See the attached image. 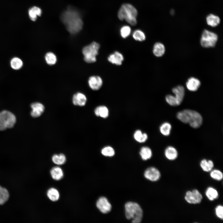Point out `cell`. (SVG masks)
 <instances>
[{"label": "cell", "mask_w": 223, "mask_h": 223, "mask_svg": "<svg viewBox=\"0 0 223 223\" xmlns=\"http://www.w3.org/2000/svg\"><path fill=\"white\" fill-rule=\"evenodd\" d=\"M61 18L67 30L71 34H76L82 29L83 22L81 15L74 8L68 7L62 13Z\"/></svg>", "instance_id": "1"}, {"label": "cell", "mask_w": 223, "mask_h": 223, "mask_svg": "<svg viewBox=\"0 0 223 223\" xmlns=\"http://www.w3.org/2000/svg\"><path fill=\"white\" fill-rule=\"evenodd\" d=\"M177 119L186 124H188L192 127L197 128L202 125L203 118L201 115L196 111L185 109L178 112L177 114Z\"/></svg>", "instance_id": "2"}, {"label": "cell", "mask_w": 223, "mask_h": 223, "mask_svg": "<svg viewBox=\"0 0 223 223\" xmlns=\"http://www.w3.org/2000/svg\"><path fill=\"white\" fill-rule=\"evenodd\" d=\"M138 11L136 9L129 3L123 4L118 13V17L120 20H125L132 26L137 24Z\"/></svg>", "instance_id": "3"}, {"label": "cell", "mask_w": 223, "mask_h": 223, "mask_svg": "<svg viewBox=\"0 0 223 223\" xmlns=\"http://www.w3.org/2000/svg\"><path fill=\"white\" fill-rule=\"evenodd\" d=\"M125 214L128 220L132 219L133 223H139L143 215L142 210L140 205L137 203L129 202L125 205Z\"/></svg>", "instance_id": "4"}, {"label": "cell", "mask_w": 223, "mask_h": 223, "mask_svg": "<svg viewBox=\"0 0 223 223\" xmlns=\"http://www.w3.org/2000/svg\"><path fill=\"white\" fill-rule=\"evenodd\" d=\"M100 47L99 44L95 42L85 46L82 50L85 61L89 63L96 62Z\"/></svg>", "instance_id": "5"}, {"label": "cell", "mask_w": 223, "mask_h": 223, "mask_svg": "<svg viewBox=\"0 0 223 223\" xmlns=\"http://www.w3.org/2000/svg\"><path fill=\"white\" fill-rule=\"evenodd\" d=\"M217 34L207 29L203 30L200 39L201 46L204 48L214 47L218 40Z\"/></svg>", "instance_id": "6"}, {"label": "cell", "mask_w": 223, "mask_h": 223, "mask_svg": "<svg viewBox=\"0 0 223 223\" xmlns=\"http://www.w3.org/2000/svg\"><path fill=\"white\" fill-rule=\"evenodd\" d=\"M15 122V117L11 112L5 110L0 112V130L12 127Z\"/></svg>", "instance_id": "7"}, {"label": "cell", "mask_w": 223, "mask_h": 223, "mask_svg": "<svg viewBox=\"0 0 223 223\" xmlns=\"http://www.w3.org/2000/svg\"><path fill=\"white\" fill-rule=\"evenodd\" d=\"M185 199L188 203L196 204L200 203L203 199L202 195L197 189L187 191L185 194Z\"/></svg>", "instance_id": "8"}, {"label": "cell", "mask_w": 223, "mask_h": 223, "mask_svg": "<svg viewBox=\"0 0 223 223\" xmlns=\"http://www.w3.org/2000/svg\"><path fill=\"white\" fill-rule=\"evenodd\" d=\"M96 206L103 213H107L110 211L112 206L107 199L105 197H100L96 203Z\"/></svg>", "instance_id": "9"}, {"label": "cell", "mask_w": 223, "mask_h": 223, "mask_svg": "<svg viewBox=\"0 0 223 223\" xmlns=\"http://www.w3.org/2000/svg\"><path fill=\"white\" fill-rule=\"evenodd\" d=\"M144 175L147 179L154 181H158L160 179L161 175L157 169L154 167H151L146 170Z\"/></svg>", "instance_id": "10"}, {"label": "cell", "mask_w": 223, "mask_h": 223, "mask_svg": "<svg viewBox=\"0 0 223 223\" xmlns=\"http://www.w3.org/2000/svg\"><path fill=\"white\" fill-rule=\"evenodd\" d=\"M90 88L94 90H99L103 84L102 78L98 76H93L90 77L88 80Z\"/></svg>", "instance_id": "11"}, {"label": "cell", "mask_w": 223, "mask_h": 223, "mask_svg": "<svg viewBox=\"0 0 223 223\" xmlns=\"http://www.w3.org/2000/svg\"><path fill=\"white\" fill-rule=\"evenodd\" d=\"M107 59L108 62L120 66L122 64L124 60V57L120 52L116 51L109 55Z\"/></svg>", "instance_id": "12"}, {"label": "cell", "mask_w": 223, "mask_h": 223, "mask_svg": "<svg viewBox=\"0 0 223 223\" xmlns=\"http://www.w3.org/2000/svg\"><path fill=\"white\" fill-rule=\"evenodd\" d=\"M172 91L175 94L174 97L178 106L181 104L183 100L185 95L184 88L183 86L179 85L173 88Z\"/></svg>", "instance_id": "13"}, {"label": "cell", "mask_w": 223, "mask_h": 223, "mask_svg": "<svg viewBox=\"0 0 223 223\" xmlns=\"http://www.w3.org/2000/svg\"><path fill=\"white\" fill-rule=\"evenodd\" d=\"M32 111L31 112V116L33 117L40 116L44 112L45 107L44 105L39 103H34L31 105Z\"/></svg>", "instance_id": "14"}, {"label": "cell", "mask_w": 223, "mask_h": 223, "mask_svg": "<svg viewBox=\"0 0 223 223\" xmlns=\"http://www.w3.org/2000/svg\"><path fill=\"white\" fill-rule=\"evenodd\" d=\"M86 101V96L81 93L78 92L75 94L73 96L72 102L75 105L84 106L85 104Z\"/></svg>", "instance_id": "15"}, {"label": "cell", "mask_w": 223, "mask_h": 223, "mask_svg": "<svg viewBox=\"0 0 223 223\" xmlns=\"http://www.w3.org/2000/svg\"><path fill=\"white\" fill-rule=\"evenodd\" d=\"M201 85V82L199 80L194 77L188 79L186 82V86L190 91H195L198 90Z\"/></svg>", "instance_id": "16"}, {"label": "cell", "mask_w": 223, "mask_h": 223, "mask_svg": "<svg viewBox=\"0 0 223 223\" xmlns=\"http://www.w3.org/2000/svg\"><path fill=\"white\" fill-rule=\"evenodd\" d=\"M165 52V48L164 45L160 42L155 43L153 46V53L156 57L162 56Z\"/></svg>", "instance_id": "17"}, {"label": "cell", "mask_w": 223, "mask_h": 223, "mask_svg": "<svg viewBox=\"0 0 223 223\" xmlns=\"http://www.w3.org/2000/svg\"><path fill=\"white\" fill-rule=\"evenodd\" d=\"M206 21L208 25L212 27H216L219 24L221 20L218 16L210 14L207 16Z\"/></svg>", "instance_id": "18"}, {"label": "cell", "mask_w": 223, "mask_h": 223, "mask_svg": "<svg viewBox=\"0 0 223 223\" xmlns=\"http://www.w3.org/2000/svg\"><path fill=\"white\" fill-rule=\"evenodd\" d=\"M164 154L166 158L171 160L176 159L178 156V153L176 149L171 146H168L166 149Z\"/></svg>", "instance_id": "19"}, {"label": "cell", "mask_w": 223, "mask_h": 223, "mask_svg": "<svg viewBox=\"0 0 223 223\" xmlns=\"http://www.w3.org/2000/svg\"><path fill=\"white\" fill-rule=\"evenodd\" d=\"M94 113L98 116L105 118L108 117L109 111L107 108L104 106H100L97 107L94 110Z\"/></svg>", "instance_id": "20"}, {"label": "cell", "mask_w": 223, "mask_h": 223, "mask_svg": "<svg viewBox=\"0 0 223 223\" xmlns=\"http://www.w3.org/2000/svg\"><path fill=\"white\" fill-rule=\"evenodd\" d=\"M50 173L52 178L55 180H60L63 176L62 170L59 167H55L52 168Z\"/></svg>", "instance_id": "21"}, {"label": "cell", "mask_w": 223, "mask_h": 223, "mask_svg": "<svg viewBox=\"0 0 223 223\" xmlns=\"http://www.w3.org/2000/svg\"><path fill=\"white\" fill-rule=\"evenodd\" d=\"M200 164L203 170L206 172L211 171L214 166L213 162L212 160H207L205 159H203L201 161Z\"/></svg>", "instance_id": "22"}, {"label": "cell", "mask_w": 223, "mask_h": 223, "mask_svg": "<svg viewBox=\"0 0 223 223\" xmlns=\"http://www.w3.org/2000/svg\"><path fill=\"white\" fill-rule=\"evenodd\" d=\"M42 13L41 10L37 7H32L28 11L29 17L33 21H35L37 19V16H40Z\"/></svg>", "instance_id": "23"}, {"label": "cell", "mask_w": 223, "mask_h": 223, "mask_svg": "<svg viewBox=\"0 0 223 223\" xmlns=\"http://www.w3.org/2000/svg\"><path fill=\"white\" fill-rule=\"evenodd\" d=\"M205 194L207 198L210 201L214 200L218 196V193L217 190L211 187H208L207 189Z\"/></svg>", "instance_id": "24"}, {"label": "cell", "mask_w": 223, "mask_h": 223, "mask_svg": "<svg viewBox=\"0 0 223 223\" xmlns=\"http://www.w3.org/2000/svg\"><path fill=\"white\" fill-rule=\"evenodd\" d=\"M140 154L143 160H147L151 158L152 155V152L149 147L144 146L141 148Z\"/></svg>", "instance_id": "25"}, {"label": "cell", "mask_w": 223, "mask_h": 223, "mask_svg": "<svg viewBox=\"0 0 223 223\" xmlns=\"http://www.w3.org/2000/svg\"><path fill=\"white\" fill-rule=\"evenodd\" d=\"M133 137L134 139L139 143H143L146 141L148 136L146 133H143L141 131L137 130L134 132Z\"/></svg>", "instance_id": "26"}, {"label": "cell", "mask_w": 223, "mask_h": 223, "mask_svg": "<svg viewBox=\"0 0 223 223\" xmlns=\"http://www.w3.org/2000/svg\"><path fill=\"white\" fill-rule=\"evenodd\" d=\"M9 194L8 190L0 186V205L4 204L8 199Z\"/></svg>", "instance_id": "27"}, {"label": "cell", "mask_w": 223, "mask_h": 223, "mask_svg": "<svg viewBox=\"0 0 223 223\" xmlns=\"http://www.w3.org/2000/svg\"><path fill=\"white\" fill-rule=\"evenodd\" d=\"M47 196L51 201H55L58 200L59 197V193L57 190L54 188H51L47 191Z\"/></svg>", "instance_id": "28"}, {"label": "cell", "mask_w": 223, "mask_h": 223, "mask_svg": "<svg viewBox=\"0 0 223 223\" xmlns=\"http://www.w3.org/2000/svg\"><path fill=\"white\" fill-rule=\"evenodd\" d=\"M132 37L134 40L139 42H143L146 39L144 33L140 29L135 30L132 33Z\"/></svg>", "instance_id": "29"}, {"label": "cell", "mask_w": 223, "mask_h": 223, "mask_svg": "<svg viewBox=\"0 0 223 223\" xmlns=\"http://www.w3.org/2000/svg\"><path fill=\"white\" fill-rule=\"evenodd\" d=\"M52 160L55 164L60 165L65 163L66 161V158L65 155L63 154L59 155L55 154L53 156Z\"/></svg>", "instance_id": "30"}, {"label": "cell", "mask_w": 223, "mask_h": 223, "mask_svg": "<svg viewBox=\"0 0 223 223\" xmlns=\"http://www.w3.org/2000/svg\"><path fill=\"white\" fill-rule=\"evenodd\" d=\"M45 59L46 63L49 65L55 64L57 60L56 56L52 52H48L46 54Z\"/></svg>", "instance_id": "31"}, {"label": "cell", "mask_w": 223, "mask_h": 223, "mask_svg": "<svg viewBox=\"0 0 223 223\" xmlns=\"http://www.w3.org/2000/svg\"><path fill=\"white\" fill-rule=\"evenodd\" d=\"M171 125L168 122H164L160 126V128L161 133L164 135L167 136L170 133Z\"/></svg>", "instance_id": "32"}, {"label": "cell", "mask_w": 223, "mask_h": 223, "mask_svg": "<svg viewBox=\"0 0 223 223\" xmlns=\"http://www.w3.org/2000/svg\"><path fill=\"white\" fill-rule=\"evenodd\" d=\"M10 64L13 69L18 70L22 67L23 63L22 60L19 58L14 57L11 60Z\"/></svg>", "instance_id": "33"}, {"label": "cell", "mask_w": 223, "mask_h": 223, "mask_svg": "<svg viewBox=\"0 0 223 223\" xmlns=\"http://www.w3.org/2000/svg\"><path fill=\"white\" fill-rule=\"evenodd\" d=\"M131 32V28L129 26L124 25L122 26L120 29V35L123 38H126L130 35Z\"/></svg>", "instance_id": "34"}, {"label": "cell", "mask_w": 223, "mask_h": 223, "mask_svg": "<svg viewBox=\"0 0 223 223\" xmlns=\"http://www.w3.org/2000/svg\"><path fill=\"white\" fill-rule=\"evenodd\" d=\"M210 176L212 178L217 181L221 180L223 177L222 172L218 169L212 170L210 173Z\"/></svg>", "instance_id": "35"}, {"label": "cell", "mask_w": 223, "mask_h": 223, "mask_svg": "<svg viewBox=\"0 0 223 223\" xmlns=\"http://www.w3.org/2000/svg\"><path fill=\"white\" fill-rule=\"evenodd\" d=\"M101 153L103 155L109 157L113 156L115 153L114 149L110 146H105L103 148Z\"/></svg>", "instance_id": "36"}, {"label": "cell", "mask_w": 223, "mask_h": 223, "mask_svg": "<svg viewBox=\"0 0 223 223\" xmlns=\"http://www.w3.org/2000/svg\"><path fill=\"white\" fill-rule=\"evenodd\" d=\"M167 102L170 105L173 106H177V101L174 96L171 95H168L165 97Z\"/></svg>", "instance_id": "37"}, {"label": "cell", "mask_w": 223, "mask_h": 223, "mask_svg": "<svg viewBox=\"0 0 223 223\" xmlns=\"http://www.w3.org/2000/svg\"><path fill=\"white\" fill-rule=\"evenodd\" d=\"M215 213L216 216L222 220L223 219V207L221 205H218L215 208Z\"/></svg>", "instance_id": "38"}]
</instances>
